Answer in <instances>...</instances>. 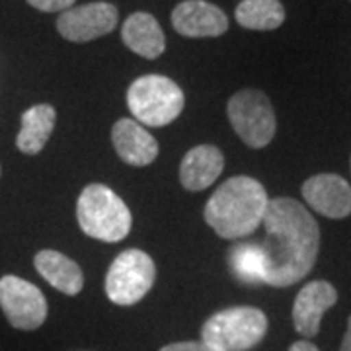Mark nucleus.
I'll return each instance as SVG.
<instances>
[{
    "label": "nucleus",
    "mask_w": 351,
    "mask_h": 351,
    "mask_svg": "<svg viewBox=\"0 0 351 351\" xmlns=\"http://www.w3.org/2000/svg\"><path fill=\"white\" fill-rule=\"evenodd\" d=\"M260 244L265 260L263 283L291 287L311 274L320 248V228L308 209L291 197L269 199Z\"/></svg>",
    "instance_id": "f257e3e1"
},
{
    "label": "nucleus",
    "mask_w": 351,
    "mask_h": 351,
    "mask_svg": "<svg viewBox=\"0 0 351 351\" xmlns=\"http://www.w3.org/2000/svg\"><path fill=\"white\" fill-rule=\"evenodd\" d=\"M267 203V191L258 180L234 176L209 197L203 217L221 239L239 240L258 230Z\"/></svg>",
    "instance_id": "f03ea898"
},
{
    "label": "nucleus",
    "mask_w": 351,
    "mask_h": 351,
    "mask_svg": "<svg viewBox=\"0 0 351 351\" xmlns=\"http://www.w3.org/2000/svg\"><path fill=\"white\" fill-rule=\"evenodd\" d=\"M76 221L82 232L101 242H121L131 232V211L113 189L90 184L76 201Z\"/></svg>",
    "instance_id": "7ed1b4c3"
},
{
    "label": "nucleus",
    "mask_w": 351,
    "mask_h": 351,
    "mask_svg": "<svg viewBox=\"0 0 351 351\" xmlns=\"http://www.w3.org/2000/svg\"><path fill=\"white\" fill-rule=\"evenodd\" d=\"M127 106L143 127H166L184 112L186 96L168 76L145 75L127 90Z\"/></svg>",
    "instance_id": "20e7f679"
},
{
    "label": "nucleus",
    "mask_w": 351,
    "mask_h": 351,
    "mask_svg": "<svg viewBox=\"0 0 351 351\" xmlns=\"http://www.w3.org/2000/svg\"><path fill=\"white\" fill-rule=\"evenodd\" d=\"M267 332V318L254 306H230L215 313L201 326V341L219 351H248Z\"/></svg>",
    "instance_id": "39448f33"
},
{
    "label": "nucleus",
    "mask_w": 351,
    "mask_h": 351,
    "mask_svg": "<svg viewBox=\"0 0 351 351\" xmlns=\"http://www.w3.org/2000/svg\"><path fill=\"white\" fill-rule=\"evenodd\" d=\"M226 113L234 133L250 149H263L276 137V112L262 90L246 88L237 92L228 100Z\"/></svg>",
    "instance_id": "423d86ee"
},
{
    "label": "nucleus",
    "mask_w": 351,
    "mask_h": 351,
    "mask_svg": "<svg viewBox=\"0 0 351 351\" xmlns=\"http://www.w3.org/2000/svg\"><path fill=\"white\" fill-rule=\"evenodd\" d=\"M156 279V265L147 252L129 248L110 265L106 276V295L113 304L133 306L149 293Z\"/></svg>",
    "instance_id": "0eeeda50"
},
{
    "label": "nucleus",
    "mask_w": 351,
    "mask_h": 351,
    "mask_svg": "<svg viewBox=\"0 0 351 351\" xmlns=\"http://www.w3.org/2000/svg\"><path fill=\"white\" fill-rule=\"evenodd\" d=\"M0 308L8 324L22 332L43 326L49 313L41 289L18 276L0 277Z\"/></svg>",
    "instance_id": "6e6552de"
},
{
    "label": "nucleus",
    "mask_w": 351,
    "mask_h": 351,
    "mask_svg": "<svg viewBox=\"0 0 351 351\" xmlns=\"http://www.w3.org/2000/svg\"><path fill=\"white\" fill-rule=\"evenodd\" d=\"M117 25V8L110 2L73 6L57 18V29L66 41L86 43L112 34Z\"/></svg>",
    "instance_id": "1a4fd4ad"
},
{
    "label": "nucleus",
    "mask_w": 351,
    "mask_h": 351,
    "mask_svg": "<svg viewBox=\"0 0 351 351\" xmlns=\"http://www.w3.org/2000/svg\"><path fill=\"white\" fill-rule=\"evenodd\" d=\"M172 25L184 38H219L228 29V18L207 0H184L172 12Z\"/></svg>",
    "instance_id": "9d476101"
},
{
    "label": "nucleus",
    "mask_w": 351,
    "mask_h": 351,
    "mask_svg": "<svg viewBox=\"0 0 351 351\" xmlns=\"http://www.w3.org/2000/svg\"><path fill=\"white\" fill-rule=\"evenodd\" d=\"M302 197L316 213L328 219L351 215V186L338 174H318L302 184Z\"/></svg>",
    "instance_id": "9b49d317"
},
{
    "label": "nucleus",
    "mask_w": 351,
    "mask_h": 351,
    "mask_svg": "<svg viewBox=\"0 0 351 351\" xmlns=\"http://www.w3.org/2000/svg\"><path fill=\"white\" fill-rule=\"evenodd\" d=\"M338 302V291L328 281H311L299 291L293 304V324L304 338H314L320 332V322L328 308Z\"/></svg>",
    "instance_id": "f8f14e48"
},
{
    "label": "nucleus",
    "mask_w": 351,
    "mask_h": 351,
    "mask_svg": "<svg viewBox=\"0 0 351 351\" xmlns=\"http://www.w3.org/2000/svg\"><path fill=\"white\" fill-rule=\"evenodd\" d=\"M112 143L119 158L129 166H149L158 156V143L135 119H119L112 127Z\"/></svg>",
    "instance_id": "ddd939ff"
},
{
    "label": "nucleus",
    "mask_w": 351,
    "mask_h": 351,
    "mask_svg": "<svg viewBox=\"0 0 351 351\" xmlns=\"http://www.w3.org/2000/svg\"><path fill=\"white\" fill-rule=\"evenodd\" d=\"M225 156L215 145H197L186 152L180 164V182L188 191H201L213 186L223 174Z\"/></svg>",
    "instance_id": "4468645a"
},
{
    "label": "nucleus",
    "mask_w": 351,
    "mask_h": 351,
    "mask_svg": "<svg viewBox=\"0 0 351 351\" xmlns=\"http://www.w3.org/2000/svg\"><path fill=\"white\" fill-rule=\"evenodd\" d=\"M34 265L38 274L51 287L61 291L69 297L78 295L84 287V274L82 267L63 252L57 250H41L34 258Z\"/></svg>",
    "instance_id": "2eb2a0df"
},
{
    "label": "nucleus",
    "mask_w": 351,
    "mask_h": 351,
    "mask_svg": "<svg viewBox=\"0 0 351 351\" xmlns=\"http://www.w3.org/2000/svg\"><path fill=\"white\" fill-rule=\"evenodd\" d=\"M121 39L129 49L145 59H158L166 49L162 27L149 12L131 14L121 27Z\"/></svg>",
    "instance_id": "dca6fc26"
},
{
    "label": "nucleus",
    "mask_w": 351,
    "mask_h": 351,
    "mask_svg": "<svg viewBox=\"0 0 351 351\" xmlns=\"http://www.w3.org/2000/svg\"><path fill=\"white\" fill-rule=\"evenodd\" d=\"M57 121V112L49 104H38L22 113V127L16 137L18 151L27 156H34L45 149L47 141L53 135Z\"/></svg>",
    "instance_id": "f3484780"
},
{
    "label": "nucleus",
    "mask_w": 351,
    "mask_h": 351,
    "mask_svg": "<svg viewBox=\"0 0 351 351\" xmlns=\"http://www.w3.org/2000/svg\"><path fill=\"white\" fill-rule=\"evenodd\" d=\"M234 14L242 27L256 32L277 29L285 22V8L279 0H242Z\"/></svg>",
    "instance_id": "a211bd4d"
},
{
    "label": "nucleus",
    "mask_w": 351,
    "mask_h": 351,
    "mask_svg": "<svg viewBox=\"0 0 351 351\" xmlns=\"http://www.w3.org/2000/svg\"><path fill=\"white\" fill-rule=\"evenodd\" d=\"M228 263H230L234 277L240 279L242 283H250V285L263 283L265 260H263L260 244H250V242L234 244L228 250Z\"/></svg>",
    "instance_id": "6ab92c4d"
},
{
    "label": "nucleus",
    "mask_w": 351,
    "mask_h": 351,
    "mask_svg": "<svg viewBox=\"0 0 351 351\" xmlns=\"http://www.w3.org/2000/svg\"><path fill=\"white\" fill-rule=\"evenodd\" d=\"M25 2L41 12H64L73 8L76 0H25Z\"/></svg>",
    "instance_id": "aec40b11"
},
{
    "label": "nucleus",
    "mask_w": 351,
    "mask_h": 351,
    "mask_svg": "<svg viewBox=\"0 0 351 351\" xmlns=\"http://www.w3.org/2000/svg\"><path fill=\"white\" fill-rule=\"evenodd\" d=\"M158 351H219L211 348L209 343L205 341H176V343H168L164 346L162 350Z\"/></svg>",
    "instance_id": "412c9836"
},
{
    "label": "nucleus",
    "mask_w": 351,
    "mask_h": 351,
    "mask_svg": "<svg viewBox=\"0 0 351 351\" xmlns=\"http://www.w3.org/2000/svg\"><path fill=\"white\" fill-rule=\"evenodd\" d=\"M289 351H320L314 343H311V341H295L293 346H291V350Z\"/></svg>",
    "instance_id": "4be33fe9"
},
{
    "label": "nucleus",
    "mask_w": 351,
    "mask_h": 351,
    "mask_svg": "<svg viewBox=\"0 0 351 351\" xmlns=\"http://www.w3.org/2000/svg\"><path fill=\"white\" fill-rule=\"evenodd\" d=\"M339 351H351V316L350 320H348V330H346V336H343Z\"/></svg>",
    "instance_id": "5701e85b"
},
{
    "label": "nucleus",
    "mask_w": 351,
    "mask_h": 351,
    "mask_svg": "<svg viewBox=\"0 0 351 351\" xmlns=\"http://www.w3.org/2000/svg\"><path fill=\"white\" fill-rule=\"evenodd\" d=\"M0 174H2V170H0Z\"/></svg>",
    "instance_id": "b1692460"
}]
</instances>
